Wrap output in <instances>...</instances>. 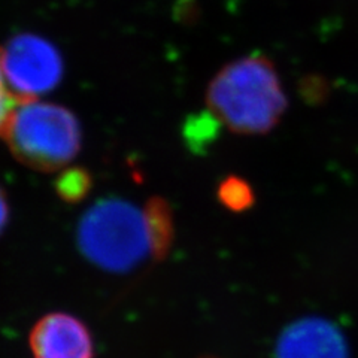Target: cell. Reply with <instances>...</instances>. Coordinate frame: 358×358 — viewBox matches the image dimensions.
<instances>
[{
    "mask_svg": "<svg viewBox=\"0 0 358 358\" xmlns=\"http://www.w3.org/2000/svg\"><path fill=\"white\" fill-rule=\"evenodd\" d=\"M147 218L151 250L154 260H163L169 254L173 242V217L167 201L162 197H151L143 206Z\"/></svg>",
    "mask_w": 358,
    "mask_h": 358,
    "instance_id": "52a82bcc",
    "label": "cell"
},
{
    "mask_svg": "<svg viewBox=\"0 0 358 358\" xmlns=\"http://www.w3.org/2000/svg\"><path fill=\"white\" fill-rule=\"evenodd\" d=\"M0 67L15 103L51 92L63 75L60 52L36 35H18L8 41L0 48Z\"/></svg>",
    "mask_w": 358,
    "mask_h": 358,
    "instance_id": "277c9868",
    "label": "cell"
},
{
    "mask_svg": "<svg viewBox=\"0 0 358 358\" xmlns=\"http://www.w3.org/2000/svg\"><path fill=\"white\" fill-rule=\"evenodd\" d=\"M287 103L273 63L262 54L224 66L206 93V105L215 121L233 133L252 136L275 129Z\"/></svg>",
    "mask_w": 358,
    "mask_h": 358,
    "instance_id": "6da1fadb",
    "label": "cell"
},
{
    "mask_svg": "<svg viewBox=\"0 0 358 358\" xmlns=\"http://www.w3.org/2000/svg\"><path fill=\"white\" fill-rule=\"evenodd\" d=\"M92 187V178L83 169L66 171L57 182V192L67 201L81 200Z\"/></svg>",
    "mask_w": 358,
    "mask_h": 358,
    "instance_id": "9c48e42d",
    "label": "cell"
},
{
    "mask_svg": "<svg viewBox=\"0 0 358 358\" xmlns=\"http://www.w3.org/2000/svg\"><path fill=\"white\" fill-rule=\"evenodd\" d=\"M8 215H9V209H8V200L5 197L3 189L0 188V233L5 229L6 221H8Z\"/></svg>",
    "mask_w": 358,
    "mask_h": 358,
    "instance_id": "8fae6325",
    "label": "cell"
},
{
    "mask_svg": "<svg viewBox=\"0 0 358 358\" xmlns=\"http://www.w3.org/2000/svg\"><path fill=\"white\" fill-rule=\"evenodd\" d=\"M14 105H15V100L9 93L3 73H2V67H0V129H2L3 122L8 118L9 112L13 110Z\"/></svg>",
    "mask_w": 358,
    "mask_h": 358,
    "instance_id": "30bf717a",
    "label": "cell"
},
{
    "mask_svg": "<svg viewBox=\"0 0 358 358\" xmlns=\"http://www.w3.org/2000/svg\"><path fill=\"white\" fill-rule=\"evenodd\" d=\"M87 260L109 272H129L152 257L143 208L109 199L90 208L76 231Z\"/></svg>",
    "mask_w": 358,
    "mask_h": 358,
    "instance_id": "3957f363",
    "label": "cell"
},
{
    "mask_svg": "<svg viewBox=\"0 0 358 358\" xmlns=\"http://www.w3.org/2000/svg\"><path fill=\"white\" fill-rule=\"evenodd\" d=\"M0 138L20 163L39 172L60 171L81 148V127L72 112L38 100L17 102Z\"/></svg>",
    "mask_w": 358,
    "mask_h": 358,
    "instance_id": "7a4b0ae2",
    "label": "cell"
},
{
    "mask_svg": "<svg viewBox=\"0 0 358 358\" xmlns=\"http://www.w3.org/2000/svg\"><path fill=\"white\" fill-rule=\"evenodd\" d=\"M33 358H94V345L85 324L64 312L42 317L30 331Z\"/></svg>",
    "mask_w": 358,
    "mask_h": 358,
    "instance_id": "8992f818",
    "label": "cell"
},
{
    "mask_svg": "<svg viewBox=\"0 0 358 358\" xmlns=\"http://www.w3.org/2000/svg\"><path fill=\"white\" fill-rule=\"evenodd\" d=\"M275 358H351L341 329L329 320L306 317L287 326L275 343Z\"/></svg>",
    "mask_w": 358,
    "mask_h": 358,
    "instance_id": "5b68a950",
    "label": "cell"
},
{
    "mask_svg": "<svg viewBox=\"0 0 358 358\" xmlns=\"http://www.w3.org/2000/svg\"><path fill=\"white\" fill-rule=\"evenodd\" d=\"M221 203L233 212H243L254 205V192L242 178L229 176L218 187Z\"/></svg>",
    "mask_w": 358,
    "mask_h": 358,
    "instance_id": "ba28073f",
    "label": "cell"
}]
</instances>
